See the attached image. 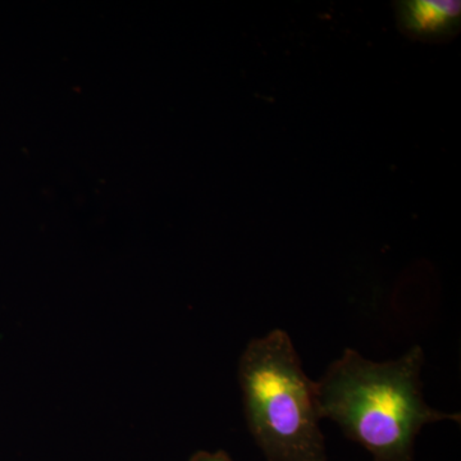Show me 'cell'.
Segmentation results:
<instances>
[{
  "mask_svg": "<svg viewBox=\"0 0 461 461\" xmlns=\"http://www.w3.org/2000/svg\"><path fill=\"white\" fill-rule=\"evenodd\" d=\"M424 359L420 345L388 362H373L346 348L315 382L321 420L338 424L346 438L366 448L373 461H414L415 442L424 427L461 420L459 412L427 403L421 382Z\"/></svg>",
  "mask_w": 461,
  "mask_h": 461,
  "instance_id": "obj_1",
  "label": "cell"
},
{
  "mask_svg": "<svg viewBox=\"0 0 461 461\" xmlns=\"http://www.w3.org/2000/svg\"><path fill=\"white\" fill-rule=\"evenodd\" d=\"M238 375L249 432L267 461H327L317 384L286 330L251 339Z\"/></svg>",
  "mask_w": 461,
  "mask_h": 461,
  "instance_id": "obj_2",
  "label": "cell"
},
{
  "mask_svg": "<svg viewBox=\"0 0 461 461\" xmlns=\"http://www.w3.org/2000/svg\"><path fill=\"white\" fill-rule=\"evenodd\" d=\"M396 25L406 38L447 44L461 30V3L455 0H402L393 3Z\"/></svg>",
  "mask_w": 461,
  "mask_h": 461,
  "instance_id": "obj_3",
  "label": "cell"
},
{
  "mask_svg": "<svg viewBox=\"0 0 461 461\" xmlns=\"http://www.w3.org/2000/svg\"><path fill=\"white\" fill-rule=\"evenodd\" d=\"M189 461H233L230 459L229 454L224 453L222 450L214 451H196L193 456L190 457Z\"/></svg>",
  "mask_w": 461,
  "mask_h": 461,
  "instance_id": "obj_4",
  "label": "cell"
}]
</instances>
